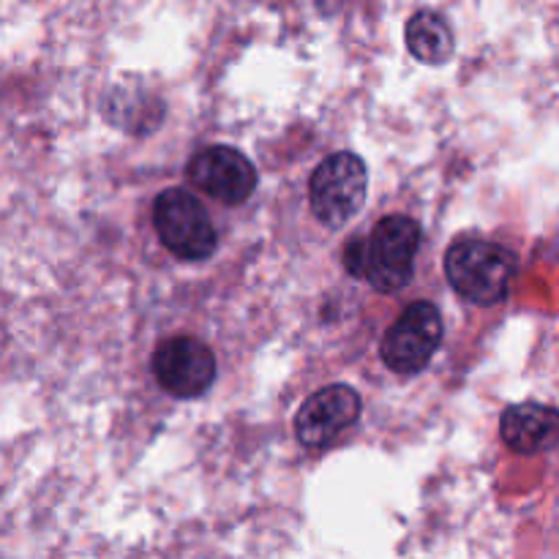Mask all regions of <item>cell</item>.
Masks as SVG:
<instances>
[{
  "label": "cell",
  "mask_w": 559,
  "mask_h": 559,
  "mask_svg": "<svg viewBox=\"0 0 559 559\" xmlns=\"http://www.w3.org/2000/svg\"><path fill=\"white\" fill-rule=\"evenodd\" d=\"M445 276L464 300L495 306L508 298L516 278V257L491 240L462 238L448 249Z\"/></svg>",
  "instance_id": "1"
},
{
  "label": "cell",
  "mask_w": 559,
  "mask_h": 559,
  "mask_svg": "<svg viewBox=\"0 0 559 559\" xmlns=\"http://www.w3.org/2000/svg\"><path fill=\"white\" fill-rule=\"evenodd\" d=\"M420 224L409 216H385L364 240V273L360 278L377 293H399L407 287L420 249Z\"/></svg>",
  "instance_id": "2"
},
{
  "label": "cell",
  "mask_w": 559,
  "mask_h": 559,
  "mask_svg": "<svg viewBox=\"0 0 559 559\" xmlns=\"http://www.w3.org/2000/svg\"><path fill=\"white\" fill-rule=\"evenodd\" d=\"M366 186H369V173H366L364 158L355 153L338 151L331 153L317 164L309 180V202L314 216L325 227L338 229L358 216L366 200Z\"/></svg>",
  "instance_id": "3"
},
{
  "label": "cell",
  "mask_w": 559,
  "mask_h": 559,
  "mask_svg": "<svg viewBox=\"0 0 559 559\" xmlns=\"http://www.w3.org/2000/svg\"><path fill=\"white\" fill-rule=\"evenodd\" d=\"M153 227L164 249L178 260H207L218 246L205 205L189 189H167L156 197Z\"/></svg>",
  "instance_id": "4"
},
{
  "label": "cell",
  "mask_w": 559,
  "mask_h": 559,
  "mask_svg": "<svg viewBox=\"0 0 559 559\" xmlns=\"http://www.w3.org/2000/svg\"><path fill=\"white\" fill-rule=\"evenodd\" d=\"M442 344V314L429 300L407 306L396 322L385 331L380 358L393 374H418Z\"/></svg>",
  "instance_id": "5"
},
{
  "label": "cell",
  "mask_w": 559,
  "mask_h": 559,
  "mask_svg": "<svg viewBox=\"0 0 559 559\" xmlns=\"http://www.w3.org/2000/svg\"><path fill=\"white\" fill-rule=\"evenodd\" d=\"M156 380L169 396L197 399L216 380V355L194 336H173L153 355Z\"/></svg>",
  "instance_id": "6"
},
{
  "label": "cell",
  "mask_w": 559,
  "mask_h": 559,
  "mask_svg": "<svg viewBox=\"0 0 559 559\" xmlns=\"http://www.w3.org/2000/svg\"><path fill=\"white\" fill-rule=\"evenodd\" d=\"M189 183L224 205H243L257 189V169L229 145H211L197 153L186 167Z\"/></svg>",
  "instance_id": "7"
},
{
  "label": "cell",
  "mask_w": 559,
  "mask_h": 559,
  "mask_svg": "<svg viewBox=\"0 0 559 559\" xmlns=\"http://www.w3.org/2000/svg\"><path fill=\"white\" fill-rule=\"evenodd\" d=\"M360 393L349 385H328L311 393L295 415V437L306 448H328L360 418Z\"/></svg>",
  "instance_id": "8"
},
{
  "label": "cell",
  "mask_w": 559,
  "mask_h": 559,
  "mask_svg": "<svg viewBox=\"0 0 559 559\" xmlns=\"http://www.w3.org/2000/svg\"><path fill=\"white\" fill-rule=\"evenodd\" d=\"M559 426V415L555 407L538 402L513 404L502 413L500 431L502 442L511 448L513 453L522 456H533V453L546 451L555 442Z\"/></svg>",
  "instance_id": "9"
},
{
  "label": "cell",
  "mask_w": 559,
  "mask_h": 559,
  "mask_svg": "<svg viewBox=\"0 0 559 559\" xmlns=\"http://www.w3.org/2000/svg\"><path fill=\"white\" fill-rule=\"evenodd\" d=\"M404 38L413 58L420 63L442 66L453 55V31L437 11H415L404 27Z\"/></svg>",
  "instance_id": "10"
},
{
  "label": "cell",
  "mask_w": 559,
  "mask_h": 559,
  "mask_svg": "<svg viewBox=\"0 0 559 559\" xmlns=\"http://www.w3.org/2000/svg\"><path fill=\"white\" fill-rule=\"evenodd\" d=\"M320 3H322V5H325V9H333V5H336V3H338V0H320Z\"/></svg>",
  "instance_id": "11"
}]
</instances>
